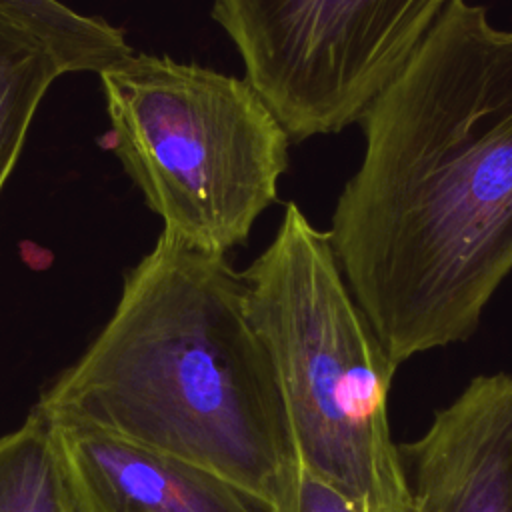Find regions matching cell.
<instances>
[{
    "instance_id": "cell-1",
    "label": "cell",
    "mask_w": 512,
    "mask_h": 512,
    "mask_svg": "<svg viewBox=\"0 0 512 512\" xmlns=\"http://www.w3.org/2000/svg\"><path fill=\"white\" fill-rule=\"evenodd\" d=\"M360 124L328 238L400 366L466 340L512 270V30L452 0Z\"/></svg>"
},
{
    "instance_id": "cell-2",
    "label": "cell",
    "mask_w": 512,
    "mask_h": 512,
    "mask_svg": "<svg viewBox=\"0 0 512 512\" xmlns=\"http://www.w3.org/2000/svg\"><path fill=\"white\" fill-rule=\"evenodd\" d=\"M36 408L190 460L288 512L298 460L242 272L164 230Z\"/></svg>"
},
{
    "instance_id": "cell-3",
    "label": "cell",
    "mask_w": 512,
    "mask_h": 512,
    "mask_svg": "<svg viewBox=\"0 0 512 512\" xmlns=\"http://www.w3.org/2000/svg\"><path fill=\"white\" fill-rule=\"evenodd\" d=\"M246 308L268 352L296 460L366 512H410L388 420L396 364L354 300L328 232L298 204L242 270Z\"/></svg>"
},
{
    "instance_id": "cell-4",
    "label": "cell",
    "mask_w": 512,
    "mask_h": 512,
    "mask_svg": "<svg viewBox=\"0 0 512 512\" xmlns=\"http://www.w3.org/2000/svg\"><path fill=\"white\" fill-rule=\"evenodd\" d=\"M106 146L180 242L226 256L278 200L290 136L238 76L130 52L100 74Z\"/></svg>"
},
{
    "instance_id": "cell-5",
    "label": "cell",
    "mask_w": 512,
    "mask_h": 512,
    "mask_svg": "<svg viewBox=\"0 0 512 512\" xmlns=\"http://www.w3.org/2000/svg\"><path fill=\"white\" fill-rule=\"evenodd\" d=\"M452 0H214L244 78L292 142L360 122Z\"/></svg>"
},
{
    "instance_id": "cell-6",
    "label": "cell",
    "mask_w": 512,
    "mask_h": 512,
    "mask_svg": "<svg viewBox=\"0 0 512 512\" xmlns=\"http://www.w3.org/2000/svg\"><path fill=\"white\" fill-rule=\"evenodd\" d=\"M48 420L72 512H276L190 460L90 424Z\"/></svg>"
},
{
    "instance_id": "cell-7",
    "label": "cell",
    "mask_w": 512,
    "mask_h": 512,
    "mask_svg": "<svg viewBox=\"0 0 512 512\" xmlns=\"http://www.w3.org/2000/svg\"><path fill=\"white\" fill-rule=\"evenodd\" d=\"M398 448L410 512H512V376L474 378Z\"/></svg>"
},
{
    "instance_id": "cell-8",
    "label": "cell",
    "mask_w": 512,
    "mask_h": 512,
    "mask_svg": "<svg viewBox=\"0 0 512 512\" xmlns=\"http://www.w3.org/2000/svg\"><path fill=\"white\" fill-rule=\"evenodd\" d=\"M68 68L56 48L0 8V192L50 86Z\"/></svg>"
},
{
    "instance_id": "cell-9",
    "label": "cell",
    "mask_w": 512,
    "mask_h": 512,
    "mask_svg": "<svg viewBox=\"0 0 512 512\" xmlns=\"http://www.w3.org/2000/svg\"><path fill=\"white\" fill-rule=\"evenodd\" d=\"M0 512H72L50 420L36 406L0 436Z\"/></svg>"
},
{
    "instance_id": "cell-10",
    "label": "cell",
    "mask_w": 512,
    "mask_h": 512,
    "mask_svg": "<svg viewBox=\"0 0 512 512\" xmlns=\"http://www.w3.org/2000/svg\"><path fill=\"white\" fill-rule=\"evenodd\" d=\"M0 8L46 38L70 72L100 74L132 52L124 30L60 0H0Z\"/></svg>"
},
{
    "instance_id": "cell-11",
    "label": "cell",
    "mask_w": 512,
    "mask_h": 512,
    "mask_svg": "<svg viewBox=\"0 0 512 512\" xmlns=\"http://www.w3.org/2000/svg\"><path fill=\"white\" fill-rule=\"evenodd\" d=\"M288 512H366L348 492L298 462Z\"/></svg>"
}]
</instances>
